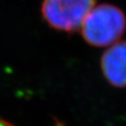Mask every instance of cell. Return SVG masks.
Instances as JSON below:
<instances>
[{"label":"cell","instance_id":"cell-1","mask_svg":"<svg viewBox=\"0 0 126 126\" xmlns=\"http://www.w3.org/2000/svg\"><path fill=\"white\" fill-rule=\"evenodd\" d=\"M126 28L123 11L110 4L94 7L86 17L81 26L85 41L94 47H108L117 43Z\"/></svg>","mask_w":126,"mask_h":126},{"label":"cell","instance_id":"cell-2","mask_svg":"<svg viewBox=\"0 0 126 126\" xmlns=\"http://www.w3.org/2000/svg\"><path fill=\"white\" fill-rule=\"evenodd\" d=\"M94 4L95 0H44L41 12L50 27L74 32L81 28Z\"/></svg>","mask_w":126,"mask_h":126},{"label":"cell","instance_id":"cell-3","mask_svg":"<svg viewBox=\"0 0 126 126\" xmlns=\"http://www.w3.org/2000/svg\"><path fill=\"white\" fill-rule=\"evenodd\" d=\"M101 68L106 79L114 87H126V41L117 42L105 51Z\"/></svg>","mask_w":126,"mask_h":126},{"label":"cell","instance_id":"cell-4","mask_svg":"<svg viewBox=\"0 0 126 126\" xmlns=\"http://www.w3.org/2000/svg\"><path fill=\"white\" fill-rule=\"evenodd\" d=\"M0 126H13L10 122H9L8 121H6L4 119L0 117Z\"/></svg>","mask_w":126,"mask_h":126}]
</instances>
